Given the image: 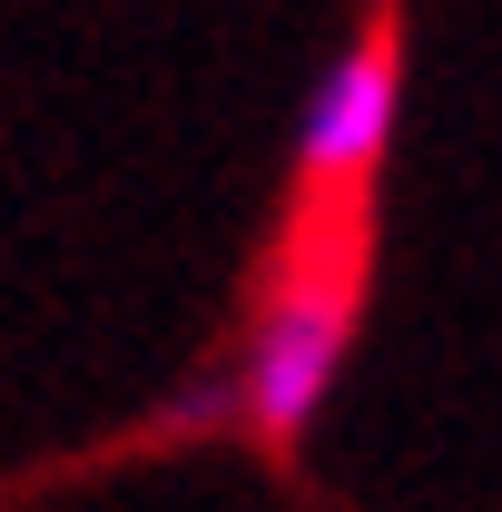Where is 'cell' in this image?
<instances>
[{
    "instance_id": "6da1fadb",
    "label": "cell",
    "mask_w": 502,
    "mask_h": 512,
    "mask_svg": "<svg viewBox=\"0 0 502 512\" xmlns=\"http://www.w3.org/2000/svg\"><path fill=\"white\" fill-rule=\"evenodd\" d=\"M355 325H365V227H355V207H325L296 237V256L266 276L247 335H237V365L207 394H188L178 414L296 444L325 414V394L345 384V365H355Z\"/></svg>"
},
{
    "instance_id": "7a4b0ae2",
    "label": "cell",
    "mask_w": 502,
    "mask_h": 512,
    "mask_svg": "<svg viewBox=\"0 0 502 512\" xmlns=\"http://www.w3.org/2000/svg\"><path fill=\"white\" fill-rule=\"evenodd\" d=\"M394 99H404V69H394V40L384 30H365L345 60L315 79L306 119H296V178L325 207H365L384 148H394Z\"/></svg>"
}]
</instances>
